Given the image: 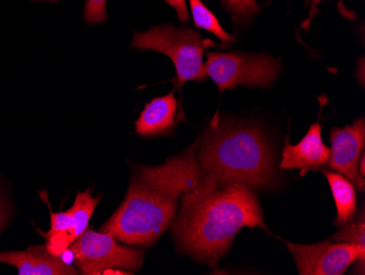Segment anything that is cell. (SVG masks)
<instances>
[{
	"label": "cell",
	"instance_id": "obj_1",
	"mask_svg": "<svg viewBox=\"0 0 365 275\" xmlns=\"http://www.w3.org/2000/svg\"><path fill=\"white\" fill-rule=\"evenodd\" d=\"M197 184L182 194L190 205L230 184L269 189L278 184L276 158L258 127L213 121L196 141Z\"/></svg>",
	"mask_w": 365,
	"mask_h": 275
},
{
	"label": "cell",
	"instance_id": "obj_2",
	"mask_svg": "<svg viewBox=\"0 0 365 275\" xmlns=\"http://www.w3.org/2000/svg\"><path fill=\"white\" fill-rule=\"evenodd\" d=\"M244 227L267 231L253 189L230 184L190 205H182L173 224L178 249L215 268Z\"/></svg>",
	"mask_w": 365,
	"mask_h": 275
},
{
	"label": "cell",
	"instance_id": "obj_3",
	"mask_svg": "<svg viewBox=\"0 0 365 275\" xmlns=\"http://www.w3.org/2000/svg\"><path fill=\"white\" fill-rule=\"evenodd\" d=\"M180 196L147 168H137L122 205L101 231L127 245L150 247L173 223Z\"/></svg>",
	"mask_w": 365,
	"mask_h": 275
},
{
	"label": "cell",
	"instance_id": "obj_4",
	"mask_svg": "<svg viewBox=\"0 0 365 275\" xmlns=\"http://www.w3.org/2000/svg\"><path fill=\"white\" fill-rule=\"evenodd\" d=\"M211 40L190 28L160 26L147 32H137L131 47L141 51H155L167 55L176 69L178 88L187 81H205L208 78L205 69L204 55L207 49L215 46Z\"/></svg>",
	"mask_w": 365,
	"mask_h": 275
},
{
	"label": "cell",
	"instance_id": "obj_5",
	"mask_svg": "<svg viewBox=\"0 0 365 275\" xmlns=\"http://www.w3.org/2000/svg\"><path fill=\"white\" fill-rule=\"evenodd\" d=\"M205 69L220 91L237 86L270 88L280 75L281 61L268 54L210 52Z\"/></svg>",
	"mask_w": 365,
	"mask_h": 275
},
{
	"label": "cell",
	"instance_id": "obj_6",
	"mask_svg": "<svg viewBox=\"0 0 365 275\" xmlns=\"http://www.w3.org/2000/svg\"><path fill=\"white\" fill-rule=\"evenodd\" d=\"M73 261L81 274H130L141 268L143 252L120 245L110 234L86 231L71 244Z\"/></svg>",
	"mask_w": 365,
	"mask_h": 275
},
{
	"label": "cell",
	"instance_id": "obj_7",
	"mask_svg": "<svg viewBox=\"0 0 365 275\" xmlns=\"http://www.w3.org/2000/svg\"><path fill=\"white\" fill-rule=\"evenodd\" d=\"M286 242L301 275H342L352 264L354 272L364 274L365 248L351 242L333 240L300 245Z\"/></svg>",
	"mask_w": 365,
	"mask_h": 275
},
{
	"label": "cell",
	"instance_id": "obj_8",
	"mask_svg": "<svg viewBox=\"0 0 365 275\" xmlns=\"http://www.w3.org/2000/svg\"><path fill=\"white\" fill-rule=\"evenodd\" d=\"M330 157L327 167L346 176L359 191H364V176L359 172V163L365 145L364 118L358 119L344 129L330 132Z\"/></svg>",
	"mask_w": 365,
	"mask_h": 275
},
{
	"label": "cell",
	"instance_id": "obj_9",
	"mask_svg": "<svg viewBox=\"0 0 365 275\" xmlns=\"http://www.w3.org/2000/svg\"><path fill=\"white\" fill-rule=\"evenodd\" d=\"M330 149L322 139V125L319 122L311 125L307 135L297 145L284 144L279 168L281 170H302V176L311 169H319L327 165Z\"/></svg>",
	"mask_w": 365,
	"mask_h": 275
},
{
	"label": "cell",
	"instance_id": "obj_10",
	"mask_svg": "<svg viewBox=\"0 0 365 275\" xmlns=\"http://www.w3.org/2000/svg\"><path fill=\"white\" fill-rule=\"evenodd\" d=\"M0 264H9L19 275H76L77 269L61 256L49 254L46 245L30 246L24 251H0Z\"/></svg>",
	"mask_w": 365,
	"mask_h": 275
},
{
	"label": "cell",
	"instance_id": "obj_11",
	"mask_svg": "<svg viewBox=\"0 0 365 275\" xmlns=\"http://www.w3.org/2000/svg\"><path fill=\"white\" fill-rule=\"evenodd\" d=\"M178 99L174 91L155 98L145 104L136 121V133L143 137L165 136L174 132L178 112Z\"/></svg>",
	"mask_w": 365,
	"mask_h": 275
},
{
	"label": "cell",
	"instance_id": "obj_12",
	"mask_svg": "<svg viewBox=\"0 0 365 275\" xmlns=\"http://www.w3.org/2000/svg\"><path fill=\"white\" fill-rule=\"evenodd\" d=\"M333 193L336 207H337V219L334 225L341 227L344 224L349 223L356 211V198L354 186L346 176L336 171L323 170Z\"/></svg>",
	"mask_w": 365,
	"mask_h": 275
},
{
	"label": "cell",
	"instance_id": "obj_13",
	"mask_svg": "<svg viewBox=\"0 0 365 275\" xmlns=\"http://www.w3.org/2000/svg\"><path fill=\"white\" fill-rule=\"evenodd\" d=\"M101 196L93 198L92 189H88L85 192L78 193L77 198L73 206L67 211L71 219V231L68 235L71 242L87 231L89 221L98 206Z\"/></svg>",
	"mask_w": 365,
	"mask_h": 275
},
{
	"label": "cell",
	"instance_id": "obj_14",
	"mask_svg": "<svg viewBox=\"0 0 365 275\" xmlns=\"http://www.w3.org/2000/svg\"><path fill=\"white\" fill-rule=\"evenodd\" d=\"M190 7L196 28L215 34L217 38L220 39L225 46H229L233 43L235 36L227 34L215 14L204 5L202 0H190Z\"/></svg>",
	"mask_w": 365,
	"mask_h": 275
},
{
	"label": "cell",
	"instance_id": "obj_15",
	"mask_svg": "<svg viewBox=\"0 0 365 275\" xmlns=\"http://www.w3.org/2000/svg\"><path fill=\"white\" fill-rule=\"evenodd\" d=\"M342 229L335 234L330 240L333 241L351 242L360 247L365 248V213L364 206L358 216L352 219L349 223L341 226Z\"/></svg>",
	"mask_w": 365,
	"mask_h": 275
},
{
	"label": "cell",
	"instance_id": "obj_16",
	"mask_svg": "<svg viewBox=\"0 0 365 275\" xmlns=\"http://www.w3.org/2000/svg\"><path fill=\"white\" fill-rule=\"evenodd\" d=\"M221 1L235 20L251 17L260 9L256 0H221Z\"/></svg>",
	"mask_w": 365,
	"mask_h": 275
},
{
	"label": "cell",
	"instance_id": "obj_17",
	"mask_svg": "<svg viewBox=\"0 0 365 275\" xmlns=\"http://www.w3.org/2000/svg\"><path fill=\"white\" fill-rule=\"evenodd\" d=\"M108 0H87L83 17L89 24H102L108 19L106 12Z\"/></svg>",
	"mask_w": 365,
	"mask_h": 275
},
{
	"label": "cell",
	"instance_id": "obj_18",
	"mask_svg": "<svg viewBox=\"0 0 365 275\" xmlns=\"http://www.w3.org/2000/svg\"><path fill=\"white\" fill-rule=\"evenodd\" d=\"M164 1L176 10V14H178L180 22H187L190 20L186 0H164Z\"/></svg>",
	"mask_w": 365,
	"mask_h": 275
},
{
	"label": "cell",
	"instance_id": "obj_19",
	"mask_svg": "<svg viewBox=\"0 0 365 275\" xmlns=\"http://www.w3.org/2000/svg\"><path fill=\"white\" fill-rule=\"evenodd\" d=\"M10 217V209L7 201L4 198L3 194L0 193V233L7 225L8 219Z\"/></svg>",
	"mask_w": 365,
	"mask_h": 275
},
{
	"label": "cell",
	"instance_id": "obj_20",
	"mask_svg": "<svg viewBox=\"0 0 365 275\" xmlns=\"http://www.w3.org/2000/svg\"><path fill=\"white\" fill-rule=\"evenodd\" d=\"M321 1L322 0H312L311 10H309V17H307V19L305 20L304 24H303V26H307V28L309 26V22L312 21L314 16L317 14V7H319V4L321 3Z\"/></svg>",
	"mask_w": 365,
	"mask_h": 275
},
{
	"label": "cell",
	"instance_id": "obj_21",
	"mask_svg": "<svg viewBox=\"0 0 365 275\" xmlns=\"http://www.w3.org/2000/svg\"><path fill=\"white\" fill-rule=\"evenodd\" d=\"M364 165H365V158H364V155H362V157H361V159H360V163H359V172H360V174L362 176H364V174H365Z\"/></svg>",
	"mask_w": 365,
	"mask_h": 275
},
{
	"label": "cell",
	"instance_id": "obj_22",
	"mask_svg": "<svg viewBox=\"0 0 365 275\" xmlns=\"http://www.w3.org/2000/svg\"><path fill=\"white\" fill-rule=\"evenodd\" d=\"M34 1H51V3H56L58 0H34Z\"/></svg>",
	"mask_w": 365,
	"mask_h": 275
}]
</instances>
